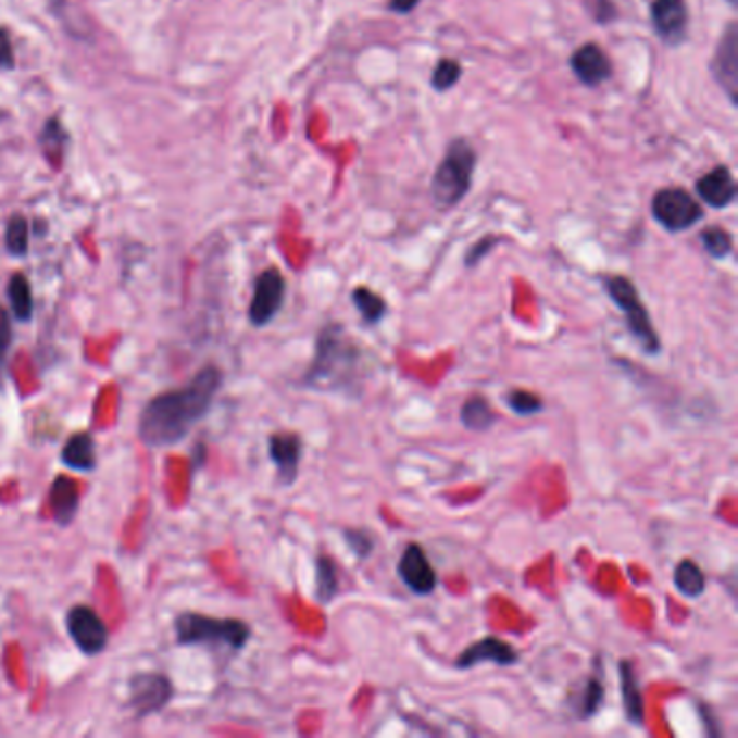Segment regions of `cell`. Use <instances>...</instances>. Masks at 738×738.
Listing matches in <instances>:
<instances>
[{
	"label": "cell",
	"mask_w": 738,
	"mask_h": 738,
	"mask_svg": "<svg viewBox=\"0 0 738 738\" xmlns=\"http://www.w3.org/2000/svg\"><path fill=\"white\" fill-rule=\"evenodd\" d=\"M674 587L680 596L698 600L706 591V574L693 559H683L674 567Z\"/></svg>",
	"instance_id": "22"
},
{
	"label": "cell",
	"mask_w": 738,
	"mask_h": 738,
	"mask_svg": "<svg viewBox=\"0 0 738 738\" xmlns=\"http://www.w3.org/2000/svg\"><path fill=\"white\" fill-rule=\"evenodd\" d=\"M650 209H652V217L656 220V224L674 235L685 233L704 220L702 204L689 191L680 187L661 189L652 198Z\"/></svg>",
	"instance_id": "6"
},
{
	"label": "cell",
	"mask_w": 738,
	"mask_h": 738,
	"mask_svg": "<svg viewBox=\"0 0 738 738\" xmlns=\"http://www.w3.org/2000/svg\"><path fill=\"white\" fill-rule=\"evenodd\" d=\"M421 4V0H388V9L395 11V13H412L416 7Z\"/></svg>",
	"instance_id": "36"
},
{
	"label": "cell",
	"mask_w": 738,
	"mask_h": 738,
	"mask_svg": "<svg viewBox=\"0 0 738 738\" xmlns=\"http://www.w3.org/2000/svg\"><path fill=\"white\" fill-rule=\"evenodd\" d=\"M604 288L611 301L622 310L626 327L641 351L648 355H659L663 351V342L637 286L626 275H611L604 279Z\"/></svg>",
	"instance_id": "5"
},
{
	"label": "cell",
	"mask_w": 738,
	"mask_h": 738,
	"mask_svg": "<svg viewBox=\"0 0 738 738\" xmlns=\"http://www.w3.org/2000/svg\"><path fill=\"white\" fill-rule=\"evenodd\" d=\"M496 243H498V239L490 235V237H486V239H481L479 243H475V246L471 247L468 253H466V266H468V268L477 266V264L492 251Z\"/></svg>",
	"instance_id": "34"
},
{
	"label": "cell",
	"mask_w": 738,
	"mask_h": 738,
	"mask_svg": "<svg viewBox=\"0 0 738 738\" xmlns=\"http://www.w3.org/2000/svg\"><path fill=\"white\" fill-rule=\"evenodd\" d=\"M650 22L665 46H680L689 35L687 0H652Z\"/></svg>",
	"instance_id": "11"
},
{
	"label": "cell",
	"mask_w": 738,
	"mask_h": 738,
	"mask_svg": "<svg viewBox=\"0 0 738 738\" xmlns=\"http://www.w3.org/2000/svg\"><path fill=\"white\" fill-rule=\"evenodd\" d=\"M504 403L515 416H537L543 412L546 403L539 395L524 390V388H511L504 392Z\"/></svg>",
	"instance_id": "27"
},
{
	"label": "cell",
	"mask_w": 738,
	"mask_h": 738,
	"mask_svg": "<svg viewBox=\"0 0 738 738\" xmlns=\"http://www.w3.org/2000/svg\"><path fill=\"white\" fill-rule=\"evenodd\" d=\"M61 462L76 473H91L98 466L96 442L89 431H76L67 438L61 451Z\"/></svg>",
	"instance_id": "19"
},
{
	"label": "cell",
	"mask_w": 738,
	"mask_h": 738,
	"mask_svg": "<svg viewBox=\"0 0 738 738\" xmlns=\"http://www.w3.org/2000/svg\"><path fill=\"white\" fill-rule=\"evenodd\" d=\"M570 65H572L574 76L585 87H600L613 76V61L609 59L604 48L593 41L576 48L570 59Z\"/></svg>",
	"instance_id": "15"
},
{
	"label": "cell",
	"mask_w": 738,
	"mask_h": 738,
	"mask_svg": "<svg viewBox=\"0 0 738 738\" xmlns=\"http://www.w3.org/2000/svg\"><path fill=\"white\" fill-rule=\"evenodd\" d=\"M268 458L277 471V479L284 486H292L303 458V440L292 431H277L268 436Z\"/></svg>",
	"instance_id": "14"
},
{
	"label": "cell",
	"mask_w": 738,
	"mask_h": 738,
	"mask_svg": "<svg viewBox=\"0 0 738 738\" xmlns=\"http://www.w3.org/2000/svg\"><path fill=\"white\" fill-rule=\"evenodd\" d=\"M284 299H286V279L279 273V268L271 266L262 271L253 284V297L247 310L249 323L253 327H266L282 310Z\"/></svg>",
	"instance_id": "8"
},
{
	"label": "cell",
	"mask_w": 738,
	"mask_h": 738,
	"mask_svg": "<svg viewBox=\"0 0 738 738\" xmlns=\"http://www.w3.org/2000/svg\"><path fill=\"white\" fill-rule=\"evenodd\" d=\"M340 591L338 567L329 554H318L314 561V598L321 604H329Z\"/></svg>",
	"instance_id": "21"
},
{
	"label": "cell",
	"mask_w": 738,
	"mask_h": 738,
	"mask_svg": "<svg viewBox=\"0 0 738 738\" xmlns=\"http://www.w3.org/2000/svg\"><path fill=\"white\" fill-rule=\"evenodd\" d=\"M460 78L462 65L455 59H442L431 74V85L436 87V91H449L460 83Z\"/></svg>",
	"instance_id": "31"
},
{
	"label": "cell",
	"mask_w": 738,
	"mask_h": 738,
	"mask_svg": "<svg viewBox=\"0 0 738 738\" xmlns=\"http://www.w3.org/2000/svg\"><path fill=\"white\" fill-rule=\"evenodd\" d=\"M342 539L360 561L368 559L375 552V537L368 528H345Z\"/></svg>",
	"instance_id": "30"
},
{
	"label": "cell",
	"mask_w": 738,
	"mask_h": 738,
	"mask_svg": "<svg viewBox=\"0 0 738 738\" xmlns=\"http://www.w3.org/2000/svg\"><path fill=\"white\" fill-rule=\"evenodd\" d=\"M711 72L717 85L728 93V100L737 104L738 91V30L737 24L730 22L726 33L722 35L715 57L711 61Z\"/></svg>",
	"instance_id": "12"
},
{
	"label": "cell",
	"mask_w": 738,
	"mask_h": 738,
	"mask_svg": "<svg viewBox=\"0 0 738 738\" xmlns=\"http://www.w3.org/2000/svg\"><path fill=\"white\" fill-rule=\"evenodd\" d=\"M174 698V685L159 672H141L128 680V709L137 720L161 713Z\"/></svg>",
	"instance_id": "7"
},
{
	"label": "cell",
	"mask_w": 738,
	"mask_h": 738,
	"mask_svg": "<svg viewBox=\"0 0 738 738\" xmlns=\"http://www.w3.org/2000/svg\"><path fill=\"white\" fill-rule=\"evenodd\" d=\"M65 628L76 648L87 656H98L109 646V628L87 604H76L65 615Z\"/></svg>",
	"instance_id": "9"
},
{
	"label": "cell",
	"mask_w": 738,
	"mask_h": 738,
	"mask_svg": "<svg viewBox=\"0 0 738 738\" xmlns=\"http://www.w3.org/2000/svg\"><path fill=\"white\" fill-rule=\"evenodd\" d=\"M13 65H15V57H13L9 33L4 28H0V67L11 70Z\"/></svg>",
	"instance_id": "35"
},
{
	"label": "cell",
	"mask_w": 738,
	"mask_h": 738,
	"mask_svg": "<svg viewBox=\"0 0 738 738\" xmlns=\"http://www.w3.org/2000/svg\"><path fill=\"white\" fill-rule=\"evenodd\" d=\"M620 685H622V702H624L626 720L628 724L641 728L646 722V702H643V691L637 678V670L630 661H620Z\"/></svg>",
	"instance_id": "18"
},
{
	"label": "cell",
	"mask_w": 738,
	"mask_h": 738,
	"mask_svg": "<svg viewBox=\"0 0 738 738\" xmlns=\"http://www.w3.org/2000/svg\"><path fill=\"white\" fill-rule=\"evenodd\" d=\"M604 698H606V687H604V680H602V665H600V672L596 670L593 674H589L585 678L583 693L578 698V717L583 722L593 720L602 711Z\"/></svg>",
	"instance_id": "23"
},
{
	"label": "cell",
	"mask_w": 738,
	"mask_h": 738,
	"mask_svg": "<svg viewBox=\"0 0 738 738\" xmlns=\"http://www.w3.org/2000/svg\"><path fill=\"white\" fill-rule=\"evenodd\" d=\"M700 241H702V247L706 249V253L715 260H724L735 251L733 235L722 226H711V228L702 230Z\"/></svg>",
	"instance_id": "28"
},
{
	"label": "cell",
	"mask_w": 738,
	"mask_h": 738,
	"mask_svg": "<svg viewBox=\"0 0 738 738\" xmlns=\"http://www.w3.org/2000/svg\"><path fill=\"white\" fill-rule=\"evenodd\" d=\"M39 146H41V152L43 157L50 161L52 167H61L63 163V157L67 152V146H70V137L65 133V128L61 126L59 120H48L41 137H39Z\"/></svg>",
	"instance_id": "26"
},
{
	"label": "cell",
	"mask_w": 738,
	"mask_h": 738,
	"mask_svg": "<svg viewBox=\"0 0 738 738\" xmlns=\"http://www.w3.org/2000/svg\"><path fill=\"white\" fill-rule=\"evenodd\" d=\"M728 2H730V4H733V7H735V4H737V0H728Z\"/></svg>",
	"instance_id": "37"
},
{
	"label": "cell",
	"mask_w": 738,
	"mask_h": 738,
	"mask_svg": "<svg viewBox=\"0 0 738 738\" xmlns=\"http://www.w3.org/2000/svg\"><path fill=\"white\" fill-rule=\"evenodd\" d=\"M351 303L358 310V314L362 316V321L371 327L379 325L390 312L388 301L379 292L371 290L368 286H355L351 290Z\"/></svg>",
	"instance_id": "20"
},
{
	"label": "cell",
	"mask_w": 738,
	"mask_h": 738,
	"mask_svg": "<svg viewBox=\"0 0 738 738\" xmlns=\"http://www.w3.org/2000/svg\"><path fill=\"white\" fill-rule=\"evenodd\" d=\"M48 502L52 511V520L59 526H67L74 522L78 504H80V490L78 484L65 475H59L48 492Z\"/></svg>",
	"instance_id": "17"
},
{
	"label": "cell",
	"mask_w": 738,
	"mask_h": 738,
	"mask_svg": "<svg viewBox=\"0 0 738 738\" xmlns=\"http://www.w3.org/2000/svg\"><path fill=\"white\" fill-rule=\"evenodd\" d=\"M397 574L401 583L416 596H429L438 587V572L418 541H410L405 546L397 565Z\"/></svg>",
	"instance_id": "10"
},
{
	"label": "cell",
	"mask_w": 738,
	"mask_h": 738,
	"mask_svg": "<svg viewBox=\"0 0 738 738\" xmlns=\"http://www.w3.org/2000/svg\"><path fill=\"white\" fill-rule=\"evenodd\" d=\"M224 386V371L215 364L200 368L185 386L157 395L141 412L137 434L148 449L180 445L211 412Z\"/></svg>",
	"instance_id": "1"
},
{
	"label": "cell",
	"mask_w": 738,
	"mask_h": 738,
	"mask_svg": "<svg viewBox=\"0 0 738 738\" xmlns=\"http://www.w3.org/2000/svg\"><path fill=\"white\" fill-rule=\"evenodd\" d=\"M7 297H9V303L13 308V316L20 323H28L33 318L35 303H33L30 282H28V277L24 273H13L11 275L9 286H7Z\"/></svg>",
	"instance_id": "25"
},
{
	"label": "cell",
	"mask_w": 738,
	"mask_h": 738,
	"mask_svg": "<svg viewBox=\"0 0 738 738\" xmlns=\"http://www.w3.org/2000/svg\"><path fill=\"white\" fill-rule=\"evenodd\" d=\"M13 342V327H11V316L9 312L0 305V381L4 377V368H7V355Z\"/></svg>",
	"instance_id": "33"
},
{
	"label": "cell",
	"mask_w": 738,
	"mask_h": 738,
	"mask_svg": "<svg viewBox=\"0 0 738 738\" xmlns=\"http://www.w3.org/2000/svg\"><path fill=\"white\" fill-rule=\"evenodd\" d=\"M517 661H520V654L509 641H504L496 635H490V637H484L477 643L468 646L466 650H462V654L455 659V670L466 672V670H473L481 663H493L498 667H511Z\"/></svg>",
	"instance_id": "13"
},
{
	"label": "cell",
	"mask_w": 738,
	"mask_h": 738,
	"mask_svg": "<svg viewBox=\"0 0 738 738\" xmlns=\"http://www.w3.org/2000/svg\"><path fill=\"white\" fill-rule=\"evenodd\" d=\"M475 167V148L466 139H453L431 180V198L440 211H451L466 198L473 187Z\"/></svg>",
	"instance_id": "3"
},
{
	"label": "cell",
	"mask_w": 738,
	"mask_h": 738,
	"mask_svg": "<svg viewBox=\"0 0 738 738\" xmlns=\"http://www.w3.org/2000/svg\"><path fill=\"white\" fill-rule=\"evenodd\" d=\"M460 421L471 431H488L496 423V412L484 395H473L460 410Z\"/></svg>",
	"instance_id": "24"
},
{
	"label": "cell",
	"mask_w": 738,
	"mask_h": 738,
	"mask_svg": "<svg viewBox=\"0 0 738 738\" xmlns=\"http://www.w3.org/2000/svg\"><path fill=\"white\" fill-rule=\"evenodd\" d=\"M696 193L711 209H728L738 193L733 170L728 165H717L696 183Z\"/></svg>",
	"instance_id": "16"
},
{
	"label": "cell",
	"mask_w": 738,
	"mask_h": 738,
	"mask_svg": "<svg viewBox=\"0 0 738 738\" xmlns=\"http://www.w3.org/2000/svg\"><path fill=\"white\" fill-rule=\"evenodd\" d=\"M178 646H213L241 652L251 639V628L243 620H217L202 613H180L174 620Z\"/></svg>",
	"instance_id": "4"
},
{
	"label": "cell",
	"mask_w": 738,
	"mask_h": 738,
	"mask_svg": "<svg viewBox=\"0 0 738 738\" xmlns=\"http://www.w3.org/2000/svg\"><path fill=\"white\" fill-rule=\"evenodd\" d=\"M368 358L366 349L342 323H327L316 336L314 358L303 373V386L323 392L358 395L364 379L371 375Z\"/></svg>",
	"instance_id": "2"
},
{
	"label": "cell",
	"mask_w": 738,
	"mask_h": 738,
	"mask_svg": "<svg viewBox=\"0 0 738 738\" xmlns=\"http://www.w3.org/2000/svg\"><path fill=\"white\" fill-rule=\"evenodd\" d=\"M2 117H4V111H0V120H2Z\"/></svg>",
	"instance_id": "38"
},
{
	"label": "cell",
	"mask_w": 738,
	"mask_h": 738,
	"mask_svg": "<svg viewBox=\"0 0 738 738\" xmlns=\"http://www.w3.org/2000/svg\"><path fill=\"white\" fill-rule=\"evenodd\" d=\"M585 11L596 24H611L617 17V7L613 0H580Z\"/></svg>",
	"instance_id": "32"
},
{
	"label": "cell",
	"mask_w": 738,
	"mask_h": 738,
	"mask_svg": "<svg viewBox=\"0 0 738 738\" xmlns=\"http://www.w3.org/2000/svg\"><path fill=\"white\" fill-rule=\"evenodd\" d=\"M4 247L11 255H26V251H28V222H26L24 215L15 213L7 222Z\"/></svg>",
	"instance_id": "29"
}]
</instances>
